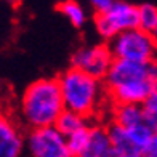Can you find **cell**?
<instances>
[{
    "label": "cell",
    "instance_id": "cell-1",
    "mask_svg": "<svg viewBox=\"0 0 157 157\" xmlns=\"http://www.w3.org/2000/svg\"><path fill=\"white\" fill-rule=\"evenodd\" d=\"M64 111L59 78H39L24 90L21 98V119L32 130L55 127Z\"/></svg>",
    "mask_w": 157,
    "mask_h": 157
},
{
    "label": "cell",
    "instance_id": "cell-2",
    "mask_svg": "<svg viewBox=\"0 0 157 157\" xmlns=\"http://www.w3.org/2000/svg\"><path fill=\"white\" fill-rule=\"evenodd\" d=\"M59 85L67 111L91 117L101 106L104 98V87L101 80L71 67L59 77Z\"/></svg>",
    "mask_w": 157,
    "mask_h": 157
},
{
    "label": "cell",
    "instance_id": "cell-3",
    "mask_svg": "<svg viewBox=\"0 0 157 157\" xmlns=\"http://www.w3.org/2000/svg\"><path fill=\"white\" fill-rule=\"evenodd\" d=\"M108 45L114 55V59L135 63L157 61V44L152 34L144 32L140 27L119 34Z\"/></svg>",
    "mask_w": 157,
    "mask_h": 157
},
{
    "label": "cell",
    "instance_id": "cell-4",
    "mask_svg": "<svg viewBox=\"0 0 157 157\" xmlns=\"http://www.w3.org/2000/svg\"><path fill=\"white\" fill-rule=\"evenodd\" d=\"M95 27L106 40H112L119 34L140 27V6L127 2H114L112 8L104 15L95 16Z\"/></svg>",
    "mask_w": 157,
    "mask_h": 157
},
{
    "label": "cell",
    "instance_id": "cell-5",
    "mask_svg": "<svg viewBox=\"0 0 157 157\" xmlns=\"http://www.w3.org/2000/svg\"><path fill=\"white\" fill-rule=\"evenodd\" d=\"M112 63L114 55L109 45H93L77 48L71 58V67L82 71L98 80H104L112 67Z\"/></svg>",
    "mask_w": 157,
    "mask_h": 157
},
{
    "label": "cell",
    "instance_id": "cell-6",
    "mask_svg": "<svg viewBox=\"0 0 157 157\" xmlns=\"http://www.w3.org/2000/svg\"><path fill=\"white\" fill-rule=\"evenodd\" d=\"M155 82L157 80V61L152 63H135L114 59L112 67L104 78L106 90L120 87L133 82Z\"/></svg>",
    "mask_w": 157,
    "mask_h": 157
},
{
    "label": "cell",
    "instance_id": "cell-7",
    "mask_svg": "<svg viewBox=\"0 0 157 157\" xmlns=\"http://www.w3.org/2000/svg\"><path fill=\"white\" fill-rule=\"evenodd\" d=\"M27 147L32 157H72L67 147V140L56 130V127L31 130Z\"/></svg>",
    "mask_w": 157,
    "mask_h": 157
},
{
    "label": "cell",
    "instance_id": "cell-8",
    "mask_svg": "<svg viewBox=\"0 0 157 157\" xmlns=\"http://www.w3.org/2000/svg\"><path fill=\"white\" fill-rule=\"evenodd\" d=\"M24 140L8 117L0 119V157H19Z\"/></svg>",
    "mask_w": 157,
    "mask_h": 157
},
{
    "label": "cell",
    "instance_id": "cell-9",
    "mask_svg": "<svg viewBox=\"0 0 157 157\" xmlns=\"http://www.w3.org/2000/svg\"><path fill=\"white\" fill-rule=\"evenodd\" d=\"M112 122L130 130L144 122V109L140 104H114L112 109Z\"/></svg>",
    "mask_w": 157,
    "mask_h": 157
},
{
    "label": "cell",
    "instance_id": "cell-10",
    "mask_svg": "<svg viewBox=\"0 0 157 157\" xmlns=\"http://www.w3.org/2000/svg\"><path fill=\"white\" fill-rule=\"evenodd\" d=\"M112 149L111 138L108 133V127L91 125L88 144L80 157H104Z\"/></svg>",
    "mask_w": 157,
    "mask_h": 157
},
{
    "label": "cell",
    "instance_id": "cell-11",
    "mask_svg": "<svg viewBox=\"0 0 157 157\" xmlns=\"http://www.w3.org/2000/svg\"><path fill=\"white\" fill-rule=\"evenodd\" d=\"M108 133H109L111 144H112L114 151H117L122 157L135 155L130 136H128V132L125 130L124 127H120V125H117L116 122H112V120H111V122L108 124Z\"/></svg>",
    "mask_w": 157,
    "mask_h": 157
},
{
    "label": "cell",
    "instance_id": "cell-12",
    "mask_svg": "<svg viewBox=\"0 0 157 157\" xmlns=\"http://www.w3.org/2000/svg\"><path fill=\"white\" fill-rule=\"evenodd\" d=\"M87 120H88L87 117H83V116H80V114H75L72 111L66 109L59 116V119L56 120L55 127L64 138H69L71 135H74L75 132L82 130V128H85V127H88Z\"/></svg>",
    "mask_w": 157,
    "mask_h": 157
},
{
    "label": "cell",
    "instance_id": "cell-13",
    "mask_svg": "<svg viewBox=\"0 0 157 157\" xmlns=\"http://www.w3.org/2000/svg\"><path fill=\"white\" fill-rule=\"evenodd\" d=\"M58 10H59L75 27H82V26L85 24V21H87V13H85L83 6L78 3V2H74V0L61 2V3L58 5Z\"/></svg>",
    "mask_w": 157,
    "mask_h": 157
},
{
    "label": "cell",
    "instance_id": "cell-14",
    "mask_svg": "<svg viewBox=\"0 0 157 157\" xmlns=\"http://www.w3.org/2000/svg\"><path fill=\"white\" fill-rule=\"evenodd\" d=\"M90 125L82 128V130L75 132L74 135H71L67 140V147H69V152L72 154V157H80L85 151V147L88 144V138H90Z\"/></svg>",
    "mask_w": 157,
    "mask_h": 157
},
{
    "label": "cell",
    "instance_id": "cell-15",
    "mask_svg": "<svg viewBox=\"0 0 157 157\" xmlns=\"http://www.w3.org/2000/svg\"><path fill=\"white\" fill-rule=\"evenodd\" d=\"M140 29L152 34L157 29V6L151 3L140 5Z\"/></svg>",
    "mask_w": 157,
    "mask_h": 157
},
{
    "label": "cell",
    "instance_id": "cell-16",
    "mask_svg": "<svg viewBox=\"0 0 157 157\" xmlns=\"http://www.w3.org/2000/svg\"><path fill=\"white\" fill-rule=\"evenodd\" d=\"M143 109H144V122L157 133V90H154L146 99Z\"/></svg>",
    "mask_w": 157,
    "mask_h": 157
},
{
    "label": "cell",
    "instance_id": "cell-17",
    "mask_svg": "<svg viewBox=\"0 0 157 157\" xmlns=\"http://www.w3.org/2000/svg\"><path fill=\"white\" fill-rule=\"evenodd\" d=\"M114 2L112 0H91V6L96 11V15H104L112 8Z\"/></svg>",
    "mask_w": 157,
    "mask_h": 157
},
{
    "label": "cell",
    "instance_id": "cell-18",
    "mask_svg": "<svg viewBox=\"0 0 157 157\" xmlns=\"http://www.w3.org/2000/svg\"><path fill=\"white\" fill-rule=\"evenodd\" d=\"M144 157H157V133H154L151 144L147 146L146 152H144Z\"/></svg>",
    "mask_w": 157,
    "mask_h": 157
},
{
    "label": "cell",
    "instance_id": "cell-19",
    "mask_svg": "<svg viewBox=\"0 0 157 157\" xmlns=\"http://www.w3.org/2000/svg\"><path fill=\"white\" fill-rule=\"evenodd\" d=\"M104 157H122V155H120L117 151H114V149H111V151H109L108 154H106Z\"/></svg>",
    "mask_w": 157,
    "mask_h": 157
},
{
    "label": "cell",
    "instance_id": "cell-20",
    "mask_svg": "<svg viewBox=\"0 0 157 157\" xmlns=\"http://www.w3.org/2000/svg\"><path fill=\"white\" fill-rule=\"evenodd\" d=\"M152 37H154V40H155V44H157V29L152 32Z\"/></svg>",
    "mask_w": 157,
    "mask_h": 157
},
{
    "label": "cell",
    "instance_id": "cell-21",
    "mask_svg": "<svg viewBox=\"0 0 157 157\" xmlns=\"http://www.w3.org/2000/svg\"><path fill=\"white\" fill-rule=\"evenodd\" d=\"M127 157H144L143 154H135V155H127Z\"/></svg>",
    "mask_w": 157,
    "mask_h": 157
},
{
    "label": "cell",
    "instance_id": "cell-22",
    "mask_svg": "<svg viewBox=\"0 0 157 157\" xmlns=\"http://www.w3.org/2000/svg\"><path fill=\"white\" fill-rule=\"evenodd\" d=\"M155 90H157V80H155Z\"/></svg>",
    "mask_w": 157,
    "mask_h": 157
}]
</instances>
